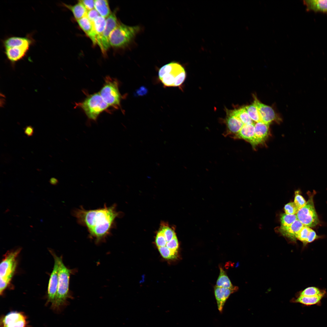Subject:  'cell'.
<instances>
[{"label":"cell","mask_w":327,"mask_h":327,"mask_svg":"<svg viewBox=\"0 0 327 327\" xmlns=\"http://www.w3.org/2000/svg\"><path fill=\"white\" fill-rule=\"evenodd\" d=\"M236 290L225 288L215 286L214 288V293L216 302L218 310L223 312L224 304L230 295Z\"/></svg>","instance_id":"cell-15"},{"label":"cell","mask_w":327,"mask_h":327,"mask_svg":"<svg viewBox=\"0 0 327 327\" xmlns=\"http://www.w3.org/2000/svg\"><path fill=\"white\" fill-rule=\"evenodd\" d=\"M303 2L307 10L327 12V0H305Z\"/></svg>","instance_id":"cell-20"},{"label":"cell","mask_w":327,"mask_h":327,"mask_svg":"<svg viewBox=\"0 0 327 327\" xmlns=\"http://www.w3.org/2000/svg\"><path fill=\"white\" fill-rule=\"evenodd\" d=\"M77 21L80 28L91 40L93 43L94 45L97 44L96 35L92 22L87 16L77 20Z\"/></svg>","instance_id":"cell-17"},{"label":"cell","mask_w":327,"mask_h":327,"mask_svg":"<svg viewBox=\"0 0 327 327\" xmlns=\"http://www.w3.org/2000/svg\"><path fill=\"white\" fill-rule=\"evenodd\" d=\"M62 5L72 12L76 20L87 16L88 11L79 0L77 4L74 5H72L65 3H62Z\"/></svg>","instance_id":"cell-21"},{"label":"cell","mask_w":327,"mask_h":327,"mask_svg":"<svg viewBox=\"0 0 327 327\" xmlns=\"http://www.w3.org/2000/svg\"><path fill=\"white\" fill-rule=\"evenodd\" d=\"M49 182L51 185L55 186L58 183V180L57 179L54 177H52L50 179Z\"/></svg>","instance_id":"cell-41"},{"label":"cell","mask_w":327,"mask_h":327,"mask_svg":"<svg viewBox=\"0 0 327 327\" xmlns=\"http://www.w3.org/2000/svg\"><path fill=\"white\" fill-rule=\"evenodd\" d=\"M255 124H244L240 131L233 138L244 140L249 142L252 145L254 138Z\"/></svg>","instance_id":"cell-18"},{"label":"cell","mask_w":327,"mask_h":327,"mask_svg":"<svg viewBox=\"0 0 327 327\" xmlns=\"http://www.w3.org/2000/svg\"><path fill=\"white\" fill-rule=\"evenodd\" d=\"M158 248L160 254L165 259H174L177 257V251L172 250L166 246Z\"/></svg>","instance_id":"cell-29"},{"label":"cell","mask_w":327,"mask_h":327,"mask_svg":"<svg viewBox=\"0 0 327 327\" xmlns=\"http://www.w3.org/2000/svg\"><path fill=\"white\" fill-rule=\"evenodd\" d=\"M57 257L58 263V282L55 298L51 309L59 312L67 304V299L71 298L69 284L71 271L64 265L61 257L57 256Z\"/></svg>","instance_id":"cell-2"},{"label":"cell","mask_w":327,"mask_h":327,"mask_svg":"<svg viewBox=\"0 0 327 327\" xmlns=\"http://www.w3.org/2000/svg\"><path fill=\"white\" fill-rule=\"evenodd\" d=\"M160 229L162 231L167 242L170 241L174 236H176L174 230L169 227L168 225L162 224Z\"/></svg>","instance_id":"cell-32"},{"label":"cell","mask_w":327,"mask_h":327,"mask_svg":"<svg viewBox=\"0 0 327 327\" xmlns=\"http://www.w3.org/2000/svg\"><path fill=\"white\" fill-rule=\"evenodd\" d=\"M99 15V14L97 11L94 8L88 11L87 16L89 19L92 22L94 19Z\"/></svg>","instance_id":"cell-37"},{"label":"cell","mask_w":327,"mask_h":327,"mask_svg":"<svg viewBox=\"0 0 327 327\" xmlns=\"http://www.w3.org/2000/svg\"><path fill=\"white\" fill-rule=\"evenodd\" d=\"M244 107L250 118L255 122H262L258 111L253 103Z\"/></svg>","instance_id":"cell-27"},{"label":"cell","mask_w":327,"mask_h":327,"mask_svg":"<svg viewBox=\"0 0 327 327\" xmlns=\"http://www.w3.org/2000/svg\"><path fill=\"white\" fill-rule=\"evenodd\" d=\"M320 237V236L317 235L315 232L312 229L307 240L306 244L312 242Z\"/></svg>","instance_id":"cell-39"},{"label":"cell","mask_w":327,"mask_h":327,"mask_svg":"<svg viewBox=\"0 0 327 327\" xmlns=\"http://www.w3.org/2000/svg\"><path fill=\"white\" fill-rule=\"evenodd\" d=\"M253 104L256 107L263 123L270 124L273 121H279L280 119L271 107L261 103L255 96Z\"/></svg>","instance_id":"cell-12"},{"label":"cell","mask_w":327,"mask_h":327,"mask_svg":"<svg viewBox=\"0 0 327 327\" xmlns=\"http://www.w3.org/2000/svg\"><path fill=\"white\" fill-rule=\"evenodd\" d=\"M311 229L309 227L304 226L296 234V239L302 242L304 245L307 244V240Z\"/></svg>","instance_id":"cell-31"},{"label":"cell","mask_w":327,"mask_h":327,"mask_svg":"<svg viewBox=\"0 0 327 327\" xmlns=\"http://www.w3.org/2000/svg\"><path fill=\"white\" fill-rule=\"evenodd\" d=\"M325 293L324 291L320 290L317 287H309L301 291L299 293V296H315L321 295L325 296Z\"/></svg>","instance_id":"cell-28"},{"label":"cell","mask_w":327,"mask_h":327,"mask_svg":"<svg viewBox=\"0 0 327 327\" xmlns=\"http://www.w3.org/2000/svg\"><path fill=\"white\" fill-rule=\"evenodd\" d=\"M27 316L22 312L12 311L0 317V327H28Z\"/></svg>","instance_id":"cell-9"},{"label":"cell","mask_w":327,"mask_h":327,"mask_svg":"<svg viewBox=\"0 0 327 327\" xmlns=\"http://www.w3.org/2000/svg\"><path fill=\"white\" fill-rule=\"evenodd\" d=\"M323 295L315 296H299L296 299L292 300V302L301 303L306 306L317 305H320L321 300L324 297Z\"/></svg>","instance_id":"cell-22"},{"label":"cell","mask_w":327,"mask_h":327,"mask_svg":"<svg viewBox=\"0 0 327 327\" xmlns=\"http://www.w3.org/2000/svg\"><path fill=\"white\" fill-rule=\"evenodd\" d=\"M281 226L287 227L291 225L296 220V215L283 213L280 216Z\"/></svg>","instance_id":"cell-30"},{"label":"cell","mask_w":327,"mask_h":327,"mask_svg":"<svg viewBox=\"0 0 327 327\" xmlns=\"http://www.w3.org/2000/svg\"><path fill=\"white\" fill-rule=\"evenodd\" d=\"M25 134L28 137L32 136L34 134V128L31 126H26L24 129Z\"/></svg>","instance_id":"cell-40"},{"label":"cell","mask_w":327,"mask_h":327,"mask_svg":"<svg viewBox=\"0 0 327 327\" xmlns=\"http://www.w3.org/2000/svg\"><path fill=\"white\" fill-rule=\"evenodd\" d=\"M79 1L84 5L88 11L94 9V0H84Z\"/></svg>","instance_id":"cell-38"},{"label":"cell","mask_w":327,"mask_h":327,"mask_svg":"<svg viewBox=\"0 0 327 327\" xmlns=\"http://www.w3.org/2000/svg\"><path fill=\"white\" fill-rule=\"evenodd\" d=\"M159 78L163 84L167 87L181 85L186 77L183 67L180 64L172 62L166 64L159 69Z\"/></svg>","instance_id":"cell-4"},{"label":"cell","mask_w":327,"mask_h":327,"mask_svg":"<svg viewBox=\"0 0 327 327\" xmlns=\"http://www.w3.org/2000/svg\"><path fill=\"white\" fill-rule=\"evenodd\" d=\"M284 210L286 213L291 215L296 214L299 210L294 202H290L286 204Z\"/></svg>","instance_id":"cell-35"},{"label":"cell","mask_w":327,"mask_h":327,"mask_svg":"<svg viewBox=\"0 0 327 327\" xmlns=\"http://www.w3.org/2000/svg\"><path fill=\"white\" fill-rule=\"evenodd\" d=\"M166 246L172 250L177 251L179 247V243L176 235L170 241L167 243Z\"/></svg>","instance_id":"cell-36"},{"label":"cell","mask_w":327,"mask_h":327,"mask_svg":"<svg viewBox=\"0 0 327 327\" xmlns=\"http://www.w3.org/2000/svg\"><path fill=\"white\" fill-rule=\"evenodd\" d=\"M294 202L299 210L303 207L306 203V201L302 196L300 194L299 190L295 192V197Z\"/></svg>","instance_id":"cell-34"},{"label":"cell","mask_w":327,"mask_h":327,"mask_svg":"<svg viewBox=\"0 0 327 327\" xmlns=\"http://www.w3.org/2000/svg\"><path fill=\"white\" fill-rule=\"evenodd\" d=\"M314 194H309V199L306 205L296 214L297 220L304 226L309 227H315L319 223L313 202Z\"/></svg>","instance_id":"cell-8"},{"label":"cell","mask_w":327,"mask_h":327,"mask_svg":"<svg viewBox=\"0 0 327 327\" xmlns=\"http://www.w3.org/2000/svg\"><path fill=\"white\" fill-rule=\"evenodd\" d=\"M115 204L94 210H87L82 206L72 211L78 223L86 227L90 237L97 243L104 239L114 227L115 221L120 213Z\"/></svg>","instance_id":"cell-1"},{"label":"cell","mask_w":327,"mask_h":327,"mask_svg":"<svg viewBox=\"0 0 327 327\" xmlns=\"http://www.w3.org/2000/svg\"><path fill=\"white\" fill-rule=\"evenodd\" d=\"M94 28L96 35L97 44L98 45L106 25L105 18L99 15L92 22Z\"/></svg>","instance_id":"cell-24"},{"label":"cell","mask_w":327,"mask_h":327,"mask_svg":"<svg viewBox=\"0 0 327 327\" xmlns=\"http://www.w3.org/2000/svg\"><path fill=\"white\" fill-rule=\"evenodd\" d=\"M303 226V224L297 219L290 226L287 227L280 226L279 230L283 236L294 241L296 239V234Z\"/></svg>","instance_id":"cell-16"},{"label":"cell","mask_w":327,"mask_h":327,"mask_svg":"<svg viewBox=\"0 0 327 327\" xmlns=\"http://www.w3.org/2000/svg\"><path fill=\"white\" fill-rule=\"evenodd\" d=\"M269 124L255 122L254 124L255 135L252 146L255 147L264 142L269 134Z\"/></svg>","instance_id":"cell-14"},{"label":"cell","mask_w":327,"mask_h":327,"mask_svg":"<svg viewBox=\"0 0 327 327\" xmlns=\"http://www.w3.org/2000/svg\"><path fill=\"white\" fill-rule=\"evenodd\" d=\"M229 112L244 124H253L255 123L250 118L244 107L234 109Z\"/></svg>","instance_id":"cell-25"},{"label":"cell","mask_w":327,"mask_h":327,"mask_svg":"<svg viewBox=\"0 0 327 327\" xmlns=\"http://www.w3.org/2000/svg\"><path fill=\"white\" fill-rule=\"evenodd\" d=\"M140 29L138 26H129L119 23L110 34V46L116 48L126 46L132 40Z\"/></svg>","instance_id":"cell-5"},{"label":"cell","mask_w":327,"mask_h":327,"mask_svg":"<svg viewBox=\"0 0 327 327\" xmlns=\"http://www.w3.org/2000/svg\"><path fill=\"white\" fill-rule=\"evenodd\" d=\"M220 273L217 280L216 286L220 287L229 289L236 291L237 287L234 286L232 284L226 272L223 268L220 266Z\"/></svg>","instance_id":"cell-23"},{"label":"cell","mask_w":327,"mask_h":327,"mask_svg":"<svg viewBox=\"0 0 327 327\" xmlns=\"http://www.w3.org/2000/svg\"><path fill=\"white\" fill-rule=\"evenodd\" d=\"M31 46L25 45L5 48V53L8 59L14 63L23 58L27 54Z\"/></svg>","instance_id":"cell-13"},{"label":"cell","mask_w":327,"mask_h":327,"mask_svg":"<svg viewBox=\"0 0 327 327\" xmlns=\"http://www.w3.org/2000/svg\"><path fill=\"white\" fill-rule=\"evenodd\" d=\"M94 8L100 16L104 18H107L111 13L107 0H94Z\"/></svg>","instance_id":"cell-26"},{"label":"cell","mask_w":327,"mask_h":327,"mask_svg":"<svg viewBox=\"0 0 327 327\" xmlns=\"http://www.w3.org/2000/svg\"><path fill=\"white\" fill-rule=\"evenodd\" d=\"M119 23L115 13L114 12L112 13L106 19L105 28L98 45L103 53L106 51L110 47V35L112 31Z\"/></svg>","instance_id":"cell-11"},{"label":"cell","mask_w":327,"mask_h":327,"mask_svg":"<svg viewBox=\"0 0 327 327\" xmlns=\"http://www.w3.org/2000/svg\"><path fill=\"white\" fill-rule=\"evenodd\" d=\"M21 250L18 248L7 252L0 265V294L4 291L10 283L17 266V257Z\"/></svg>","instance_id":"cell-3"},{"label":"cell","mask_w":327,"mask_h":327,"mask_svg":"<svg viewBox=\"0 0 327 327\" xmlns=\"http://www.w3.org/2000/svg\"><path fill=\"white\" fill-rule=\"evenodd\" d=\"M77 105L83 110L89 120L94 121H96L99 114L109 107L99 92L89 95Z\"/></svg>","instance_id":"cell-6"},{"label":"cell","mask_w":327,"mask_h":327,"mask_svg":"<svg viewBox=\"0 0 327 327\" xmlns=\"http://www.w3.org/2000/svg\"><path fill=\"white\" fill-rule=\"evenodd\" d=\"M99 94L104 101L109 106L117 108L120 106L121 95L117 80L107 77Z\"/></svg>","instance_id":"cell-7"},{"label":"cell","mask_w":327,"mask_h":327,"mask_svg":"<svg viewBox=\"0 0 327 327\" xmlns=\"http://www.w3.org/2000/svg\"><path fill=\"white\" fill-rule=\"evenodd\" d=\"M49 252L54 259L53 268L51 274L48 282L47 291V299L46 305L50 303H53L54 300L57 290L58 282V263L57 255L51 250Z\"/></svg>","instance_id":"cell-10"},{"label":"cell","mask_w":327,"mask_h":327,"mask_svg":"<svg viewBox=\"0 0 327 327\" xmlns=\"http://www.w3.org/2000/svg\"><path fill=\"white\" fill-rule=\"evenodd\" d=\"M32 43V41L28 38L17 36L9 37L3 42L5 48L27 45L31 46Z\"/></svg>","instance_id":"cell-19"},{"label":"cell","mask_w":327,"mask_h":327,"mask_svg":"<svg viewBox=\"0 0 327 327\" xmlns=\"http://www.w3.org/2000/svg\"><path fill=\"white\" fill-rule=\"evenodd\" d=\"M167 241L163 233L160 229L157 232L155 238V243L158 247L166 246Z\"/></svg>","instance_id":"cell-33"}]
</instances>
